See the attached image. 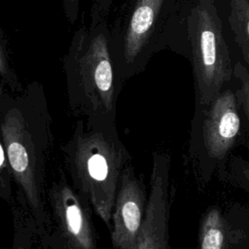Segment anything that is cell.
I'll use <instances>...</instances> for the list:
<instances>
[{
    "instance_id": "cell-12",
    "label": "cell",
    "mask_w": 249,
    "mask_h": 249,
    "mask_svg": "<svg viewBox=\"0 0 249 249\" xmlns=\"http://www.w3.org/2000/svg\"><path fill=\"white\" fill-rule=\"evenodd\" d=\"M63 12L70 23L78 18L80 0H61ZM115 0H92L90 10V25H95L102 20H107L108 14Z\"/></svg>"
},
{
    "instance_id": "cell-11",
    "label": "cell",
    "mask_w": 249,
    "mask_h": 249,
    "mask_svg": "<svg viewBox=\"0 0 249 249\" xmlns=\"http://www.w3.org/2000/svg\"><path fill=\"white\" fill-rule=\"evenodd\" d=\"M229 23L249 66V0H230Z\"/></svg>"
},
{
    "instance_id": "cell-4",
    "label": "cell",
    "mask_w": 249,
    "mask_h": 249,
    "mask_svg": "<svg viewBox=\"0 0 249 249\" xmlns=\"http://www.w3.org/2000/svg\"><path fill=\"white\" fill-rule=\"evenodd\" d=\"M36 91L14 100L0 94V135L12 178L18 187V196L35 222L39 237L49 233L50 220L45 190L47 141L43 142L36 119L31 115Z\"/></svg>"
},
{
    "instance_id": "cell-6",
    "label": "cell",
    "mask_w": 249,
    "mask_h": 249,
    "mask_svg": "<svg viewBox=\"0 0 249 249\" xmlns=\"http://www.w3.org/2000/svg\"><path fill=\"white\" fill-rule=\"evenodd\" d=\"M50 230L53 233L42 238L58 249H97L92 223V209L73 188L64 171L51 183L47 191Z\"/></svg>"
},
{
    "instance_id": "cell-10",
    "label": "cell",
    "mask_w": 249,
    "mask_h": 249,
    "mask_svg": "<svg viewBox=\"0 0 249 249\" xmlns=\"http://www.w3.org/2000/svg\"><path fill=\"white\" fill-rule=\"evenodd\" d=\"M230 229L222 212L210 208L202 217L197 238L198 249H227Z\"/></svg>"
},
{
    "instance_id": "cell-17",
    "label": "cell",
    "mask_w": 249,
    "mask_h": 249,
    "mask_svg": "<svg viewBox=\"0 0 249 249\" xmlns=\"http://www.w3.org/2000/svg\"><path fill=\"white\" fill-rule=\"evenodd\" d=\"M241 178L243 182L246 184L247 188L249 189V167H245L241 171Z\"/></svg>"
},
{
    "instance_id": "cell-14",
    "label": "cell",
    "mask_w": 249,
    "mask_h": 249,
    "mask_svg": "<svg viewBox=\"0 0 249 249\" xmlns=\"http://www.w3.org/2000/svg\"><path fill=\"white\" fill-rule=\"evenodd\" d=\"M0 78L5 82L12 90L20 91L21 87L18 82L9 58V53L6 46V42L0 32Z\"/></svg>"
},
{
    "instance_id": "cell-16",
    "label": "cell",
    "mask_w": 249,
    "mask_h": 249,
    "mask_svg": "<svg viewBox=\"0 0 249 249\" xmlns=\"http://www.w3.org/2000/svg\"><path fill=\"white\" fill-rule=\"evenodd\" d=\"M26 217H24V223L18 222L17 219V231L15 233V240L13 249H30L31 245V233L32 230L29 231V226L26 225Z\"/></svg>"
},
{
    "instance_id": "cell-5",
    "label": "cell",
    "mask_w": 249,
    "mask_h": 249,
    "mask_svg": "<svg viewBox=\"0 0 249 249\" xmlns=\"http://www.w3.org/2000/svg\"><path fill=\"white\" fill-rule=\"evenodd\" d=\"M215 0H196L188 17L189 59L196 97L208 106L232 75L233 65Z\"/></svg>"
},
{
    "instance_id": "cell-13",
    "label": "cell",
    "mask_w": 249,
    "mask_h": 249,
    "mask_svg": "<svg viewBox=\"0 0 249 249\" xmlns=\"http://www.w3.org/2000/svg\"><path fill=\"white\" fill-rule=\"evenodd\" d=\"M232 75L240 82V88L234 93L237 106L243 110L249 120V71L240 61H237L233 65Z\"/></svg>"
},
{
    "instance_id": "cell-9",
    "label": "cell",
    "mask_w": 249,
    "mask_h": 249,
    "mask_svg": "<svg viewBox=\"0 0 249 249\" xmlns=\"http://www.w3.org/2000/svg\"><path fill=\"white\" fill-rule=\"evenodd\" d=\"M206 107L202 124L203 144L209 157L223 160L240 129L235 94L231 89L220 91Z\"/></svg>"
},
{
    "instance_id": "cell-8",
    "label": "cell",
    "mask_w": 249,
    "mask_h": 249,
    "mask_svg": "<svg viewBox=\"0 0 249 249\" xmlns=\"http://www.w3.org/2000/svg\"><path fill=\"white\" fill-rule=\"evenodd\" d=\"M148 193L142 179L127 163L121 175L111 218L113 249H131L143 223Z\"/></svg>"
},
{
    "instance_id": "cell-18",
    "label": "cell",
    "mask_w": 249,
    "mask_h": 249,
    "mask_svg": "<svg viewBox=\"0 0 249 249\" xmlns=\"http://www.w3.org/2000/svg\"><path fill=\"white\" fill-rule=\"evenodd\" d=\"M42 245H43V249H51L49 247V245L46 243V241H44V240H42Z\"/></svg>"
},
{
    "instance_id": "cell-2",
    "label": "cell",
    "mask_w": 249,
    "mask_h": 249,
    "mask_svg": "<svg viewBox=\"0 0 249 249\" xmlns=\"http://www.w3.org/2000/svg\"><path fill=\"white\" fill-rule=\"evenodd\" d=\"M61 153L71 185L110 230L121 175L131 161L116 125L81 120Z\"/></svg>"
},
{
    "instance_id": "cell-3",
    "label": "cell",
    "mask_w": 249,
    "mask_h": 249,
    "mask_svg": "<svg viewBox=\"0 0 249 249\" xmlns=\"http://www.w3.org/2000/svg\"><path fill=\"white\" fill-rule=\"evenodd\" d=\"M109 24L102 20L82 26L63 59L71 109L86 122L116 125L120 81L110 50Z\"/></svg>"
},
{
    "instance_id": "cell-1",
    "label": "cell",
    "mask_w": 249,
    "mask_h": 249,
    "mask_svg": "<svg viewBox=\"0 0 249 249\" xmlns=\"http://www.w3.org/2000/svg\"><path fill=\"white\" fill-rule=\"evenodd\" d=\"M196 0H124L109 25L110 50L120 81L143 72L157 53L189 57L187 21Z\"/></svg>"
},
{
    "instance_id": "cell-15",
    "label": "cell",
    "mask_w": 249,
    "mask_h": 249,
    "mask_svg": "<svg viewBox=\"0 0 249 249\" xmlns=\"http://www.w3.org/2000/svg\"><path fill=\"white\" fill-rule=\"evenodd\" d=\"M11 179L12 175L0 135V195L6 199L11 198Z\"/></svg>"
},
{
    "instance_id": "cell-7",
    "label": "cell",
    "mask_w": 249,
    "mask_h": 249,
    "mask_svg": "<svg viewBox=\"0 0 249 249\" xmlns=\"http://www.w3.org/2000/svg\"><path fill=\"white\" fill-rule=\"evenodd\" d=\"M169 154L153 153L150 190L142 226L131 249H170L169 218L172 202Z\"/></svg>"
}]
</instances>
